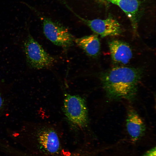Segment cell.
Returning a JSON list of instances; mask_svg holds the SVG:
<instances>
[{
    "label": "cell",
    "instance_id": "obj_12",
    "mask_svg": "<svg viewBox=\"0 0 156 156\" xmlns=\"http://www.w3.org/2000/svg\"><path fill=\"white\" fill-rule=\"evenodd\" d=\"M3 103V101L1 96L0 95V110L2 108Z\"/></svg>",
    "mask_w": 156,
    "mask_h": 156
},
{
    "label": "cell",
    "instance_id": "obj_8",
    "mask_svg": "<svg viewBox=\"0 0 156 156\" xmlns=\"http://www.w3.org/2000/svg\"><path fill=\"white\" fill-rule=\"evenodd\" d=\"M108 47L113 61L115 63L126 64L133 56L131 49L127 43L118 40L109 41Z\"/></svg>",
    "mask_w": 156,
    "mask_h": 156
},
{
    "label": "cell",
    "instance_id": "obj_10",
    "mask_svg": "<svg viewBox=\"0 0 156 156\" xmlns=\"http://www.w3.org/2000/svg\"><path fill=\"white\" fill-rule=\"evenodd\" d=\"M39 142L47 151L51 153L57 152L60 147V141L56 132L51 128L45 129L39 135Z\"/></svg>",
    "mask_w": 156,
    "mask_h": 156
},
{
    "label": "cell",
    "instance_id": "obj_6",
    "mask_svg": "<svg viewBox=\"0 0 156 156\" xmlns=\"http://www.w3.org/2000/svg\"><path fill=\"white\" fill-rule=\"evenodd\" d=\"M110 3L118 6L125 14L129 19L133 31L137 34L139 16L141 6L140 0H97Z\"/></svg>",
    "mask_w": 156,
    "mask_h": 156
},
{
    "label": "cell",
    "instance_id": "obj_2",
    "mask_svg": "<svg viewBox=\"0 0 156 156\" xmlns=\"http://www.w3.org/2000/svg\"><path fill=\"white\" fill-rule=\"evenodd\" d=\"M24 49L27 64L31 68L41 69L52 66L55 59L30 34L26 38Z\"/></svg>",
    "mask_w": 156,
    "mask_h": 156
},
{
    "label": "cell",
    "instance_id": "obj_5",
    "mask_svg": "<svg viewBox=\"0 0 156 156\" xmlns=\"http://www.w3.org/2000/svg\"><path fill=\"white\" fill-rule=\"evenodd\" d=\"M73 13L93 32L101 37L118 36L122 33V29L120 24L116 19L112 17L109 16L104 19L88 20L84 18Z\"/></svg>",
    "mask_w": 156,
    "mask_h": 156
},
{
    "label": "cell",
    "instance_id": "obj_4",
    "mask_svg": "<svg viewBox=\"0 0 156 156\" xmlns=\"http://www.w3.org/2000/svg\"><path fill=\"white\" fill-rule=\"evenodd\" d=\"M42 19L43 33L48 40L64 49L73 45L74 37L67 28L47 17Z\"/></svg>",
    "mask_w": 156,
    "mask_h": 156
},
{
    "label": "cell",
    "instance_id": "obj_3",
    "mask_svg": "<svg viewBox=\"0 0 156 156\" xmlns=\"http://www.w3.org/2000/svg\"><path fill=\"white\" fill-rule=\"evenodd\" d=\"M64 110L68 120L74 125L82 128L87 125V108L85 100L82 97L66 94L64 102Z\"/></svg>",
    "mask_w": 156,
    "mask_h": 156
},
{
    "label": "cell",
    "instance_id": "obj_11",
    "mask_svg": "<svg viewBox=\"0 0 156 156\" xmlns=\"http://www.w3.org/2000/svg\"><path fill=\"white\" fill-rule=\"evenodd\" d=\"M156 148L155 147L148 151L143 156H156Z\"/></svg>",
    "mask_w": 156,
    "mask_h": 156
},
{
    "label": "cell",
    "instance_id": "obj_1",
    "mask_svg": "<svg viewBox=\"0 0 156 156\" xmlns=\"http://www.w3.org/2000/svg\"><path fill=\"white\" fill-rule=\"evenodd\" d=\"M142 72L140 68L119 66L102 73L100 79L107 97L114 100H133Z\"/></svg>",
    "mask_w": 156,
    "mask_h": 156
},
{
    "label": "cell",
    "instance_id": "obj_9",
    "mask_svg": "<svg viewBox=\"0 0 156 156\" xmlns=\"http://www.w3.org/2000/svg\"><path fill=\"white\" fill-rule=\"evenodd\" d=\"M77 44L88 55L96 57L100 50V43L97 35L93 34L75 39Z\"/></svg>",
    "mask_w": 156,
    "mask_h": 156
},
{
    "label": "cell",
    "instance_id": "obj_7",
    "mask_svg": "<svg viewBox=\"0 0 156 156\" xmlns=\"http://www.w3.org/2000/svg\"><path fill=\"white\" fill-rule=\"evenodd\" d=\"M127 131L134 142L139 140L144 134L146 127L144 122L136 111L133 108L128 109L126 119Z\"/></svg>",
    "mask_w": 156,
    "mask_h": 156
}]
</instances>
